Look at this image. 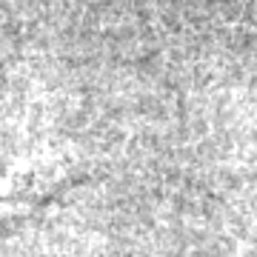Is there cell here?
I'll return each instance as SVG.
<instances>
[{
  "label": "cell",
  "mask_w": 257,
  "mask_h": 257,
  "mask_svg": "<svg viewBox=\"0 0 257 257\" xmlns=\"http://www.w3.org/2000/svg\"><path fill=\"white\" fill-rule=\"evenodd\" d=\"M89 175L86 157L74 146L43 135L0 146V237L23 226L37 211Z\"/></svg>",
  "instance_id": "obj_1"
}]
</instances>
